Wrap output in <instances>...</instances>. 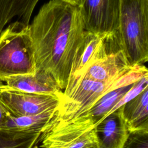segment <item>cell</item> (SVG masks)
<instances>
[{
	"label": "cell",
	"mask_w": 148,
	"mask_h": 148,
	"mask_svg": "<svg viewBox=\"0 0 148 148\" xmlns=\"http://www.w3.org/2000/svg\"><path fill=\"white\" fill-rule=\"evenodd\" d=\"M29 30L36 71L50 73L64 90L86 31L80 8L64 0H50L40 8Z\"/></svg>",
	"instance_id": "obj_1"
},
{
	"label": "cell",
	"mask_w": 148,
	"mask_h": 148,
	"mask_svg": "<svg viewBox=\"0 0 148 148\" xmlns=\"http://www.w3.org/2000/svg\"><path fill=\"white\" fill-rule=\"evenodd\" d=\"M146 75H148L147 68L145 65H140L132 67L120 77L110 82H99L83 77L66 86L56 117L66 120L83 115L108 92L134 84Z\"/></svg>",
	"instance_id": "obj_2"
},
{
	"label": "cell",
	"mask_w": 148,
	"mask_h": 148,
	"mask_svg": "<svg viewBox=\"0 0 148 148\" xmlns=\"http://www.w3.org/2000/svg\"><path fill=\"white\" fill-rule=\"evenodd\" d=\"M116 34L130 66L147 61L148 0H121Z\"/></svg>",
	"instance_id": "obj_3"
},
{
	"label": "cell",
	"mask_w": 148,
	"mask_h": 148,
	"mask_svg": "<svg viewBox=\"0 0 148 148\" xmlns=\"http://www.w3.org/2000/svg\"><path fill=\"white\" fill-rule=\"evenodd\" d=\"M36 72L29 25L16 21L0 35V82Z\"/></svg>",
	"instance_id": "obj_4"
},
{
	"label": "cell",
	"mask_w": 148,
	"mask_h": 148,
	"mask_svg": "<svg viewBox=\"0 0 148 148\" xmlns=\"http://www.w3.org/2000/svg\"><path fill=\"white\" fill-rule=\"evenodd\" d=\"M57 115V114H56ZM98 147L95 124L88 113L71 119L56 116L42 132L41 148Z\"/></svg>",
	"instance_id": "obj_5"
},
{
	"label": "cell",
	"mask_w": 148,
	"mask_h": 148,
	"mask_svg": "<svg viewBox=\"0 0 148 148\" xmlns=\"http://www.w3.org/2000/svg\"><path fill=\"white\" fill-rule=\"evenodd\" d=\"M61 98L56 95L25 92L6 84L0 88V101L12 117L35 116L57 110Z\"/></svg>",
	"instance_id": "obj_6"
},
{
	"label": "cell",
	"mask_w": 148,
	"mask_h": 148,
	"mask_svg": "<svg viewBox=\"0 0 148 148\" xmlns=\"http://www.w3.org/2000/svg\"><path fill=\"white\" fill-rule=\"evenodd\" d=\"M121 0H86L80 6L85 30L104 36L118 28Z\"/></svg>",
	"instance_id": "obj_7"
},
{
	"label": "cell",
	"mask_w": 148,
	"mask_h": 148,
	"mask_svg": "<svg viewBox=\"0 0 148 148\" xmlns=\"http://www.w3.org/2000/svg\"><path fill=\"white\" fill-rule=\"evenodd\" d=\"M107 42L108 49L106 53L88 68L83 77L99 82H110L120 77L134 67L129 65L116 32L107 35Z\"/></svg>",
	"instance_id": "obj_8"
},
{
	"label": "cell",
	"mask_w": 148,
	"mask_h": 148,
	"mask_svg": "<svg viewBox=\"0 0 148 148\" xmlns=\"http://www.w3.org/2000/svg\"><path fill=\"white\" fill-rule=\"evenodd\" d=\"M106 36L85 31L76 49L66 86L82 78L88 68L106 53L108 47Z\"/></svg>",
	"instance_id": "obj_9"
},
{
	"label": "cell",
	"mask_w": 148,
	"mask_h": 148,
	"mask_svg": "<svg viewBox=\"0 0 148 148\" xmlns=\"http://www.w3.org/2000/svg\"><path fill=\"white\" fill-rule=\"evenodd\" d=\"M123 105L106 115L95 125L98 148H123L128 131L123 116Z\"/></svg>",
	"instance_id": "obj_10"
},
{
	"label": "cell",
	"mask_w": 148,
	"mask_h": 148,
	"mask_svg": "<svg viewBox=\"0 0 148 148\" xmlns=\"http://www.w3.org/2000/svg\"><path fill=\"white\" fill-rule=\"evenodd\" d=\"M5 83L10 88L25 92L56 95L61 98L63 95V91L52 75L42 71H36L32 75L14 76Z\"/></svg>",
	"instance_id": "obj_11"
},
{
	"label": "cell",
	"mask_w": 148,
	"mask_h": 148,
	"mask_svg": "<svg viewBox=\"0 0 148 148\" xmlns=\"http://www.w3.org/2000/svg\"><path fill=\"white\" fill-rule=\"evenodd\" d=\"M123 105V116L128 132L148 130V87Z\"/></svg>",
	"instance_id": "obj_12"
},
{
	"label": "cell",
	"mask_w": 148,
	"mask_h": 148,
	"mask_svg": "<svg viewBox=\"0 0 148 148\" xmlns=\"http://www.w3.org/2000/svg\"><path fill=\"white\" fill-rule=\"evenodd\" d=\"M134 84L111 90L101 97L94 103L87 113L95 125L106 115L115 110L117 104L131 90Z\"/></svg>",
	"instance_id": "obj_13"
},
{
	"label": "cell",
	"mask_w": 148,
	"mask_h": 148,
	"mask_svg": "<svg viewBox=\"0 0 148 148\" xmlns=\"http://www.w3.org/2000/svg\"><path fill=\"white\" fill-rule=\"evenodd\" d=\"M57 110L42 114L22 117H10L4 128L20 131L39 132H43L57 114Z\"/></svg>",
	"instance_id": "obj_14"
},
{
	"label": "cell",
	"mask_w": 148,
	"mask_h": 148,
	"mask_svg": "<svg viewBox=\"0 0 148 148\" xmlns=\"http://www.w3.org/2000/svg\"><path fill=\"white\" fill-rule=\"evenodd\" d=\"M42 132L0 128V148H39Z\"/></svg>",
	"instance_id": "obj_15"
},
{
	"label": "cell",
	"mask_w": 148,
	"mask_h": 148,
	"mask_svg": "<svg viewBox=\"0 0 148 148\" xmlns=\"http://www.w3.org/2000/svg\"><path fill=\"white\" fill-rule=\"evenodd\" d=\"M39 1L5 0V12L8 22L17 17V21L28 25L32 12Z\"/></svg>",
	"instance_id": "obj_16"
},
{
	"label": "cell",
	"mask_w": 148,
	"mask_h": 148,
	"mask_svg": "<svg viewBox=\"0 0 148 148\" xmlns=\"http://www.w3.org/2000/svg\"><path fill=\"white\" fill-rule=\"evenodd\" d=\"M123 148H148V130L129 132Z\"/></svg>",
	"instance_id": "obj_17"
},
{
	"label": "cell",
	"mask_w": 148,
	"mask_h": 148,
	"mask_svg": "<svg viewBox=\"0 0 148 148\" xmlns=\"http://www.w3.org/2000/svg\"><path fill=\"white\" fill-rule=\"evenodd\" d=\"M11 117L10 113L0 101V128H4L8 120Z\"/></svg>",
	"instance_id": "obj_18"
},
{
	"label": "cell",
	"mask_w": 148,
	"mask_h": 148,
	"mask_svg": "<svg viewBox=\"0 0 148 148\" xmlns=\"http://www.w3.org/2000/svg\"><path fill=\"white\" fill-rule=\"evenodd\" d=\"M8 23L5 12V0H0V35Z\"/></svg>",
	"instance_id": "obj_19"
},
{
	"label": "cell",
	"mask_w": 148,
	"mask_h": 148,
	"mask_svg": "<svg viewBox=\"0 0 148 148\" xmlns=\"http://www.w3.org/2000/svg\"><path fill=\"white\" fill-rule=\"evenodd\" d=\"M72 5L77 6H82L86 0H64Z\"/></svg>",
	"instance_id": "obj_20"
},
{
	"label": "cell",
	"mask_w": 148,
	"mask_h": 148,
	"mask_svg": "<svg viewBox=\"0 0 148 148\" xmlns=\"http://www.w3.org/2000/svg\"><path fill=\"white\" fill-rule=\"evenodd\" d=\"M3 84H3L2 82H0V88L3 86Z\"/></svg>",
	"instance_id": "obj_21"
},
{
	"label": "cell",
	"mask_w": 148,
	"mask_h": 148,
	"mask_svg": "<svg viewBox=\"0 0 148 148\" xmlns=\"http://www.w3.org/2000/svg\"><path fill=\"white\" fill-rule=\"evenodd\" d=\"M89 148H98L97 146H94V147H89Z\"/></svg>",
	"instance_id": "obj_22"
}]
</instances>
